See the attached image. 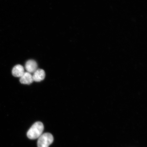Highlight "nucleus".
<instances>
[{"label": "nucleus", "mask_w": 147, "mask_h": 147, "mask_svg": "<svg viewBox=\"0 0 147 147\" xmlns=\"http://www.w3.org/2000/svg\"><path fill=\"white\" fill-rule=\"evenodd\" d=\"M44 129V125L42 122H36L29 129L27 133V137L32 140L38 138L42 135Z\"/></svg>", "instance_id": "f257e3e1"}, {"label": "nucleus", "mask_w": 147, "mask_h": 147, "mask_svg": "<svg viewBox=\"0 0 147 147\" xmlns=\"http://www.w3.org/2000/svg\"><path fill=\"white\" fill-rule=\"evenodd\" d=\"M54 141V137L49 133H45L38 138L37 142L38 147H49Z\"/></svg>", "instance_id": "f03ea898"}, {"label": "nucleus", "mask_w": 147, "mask_h": 147, "mask_svg": "<svg viewBox=\"0 0 147 147\" xmlns=\"http://www.w3.org/2000/svg\"><path fill=\"white\" fill-rule=\"evenodd\" d=\"M25 68L27 72L34 73L38 69V64L34 60H29L26 63Z\"/></svg>", "instance_id": "7ed1b4c3"}, {"label": "nucleus", "mask_w": 147, "mask_h": 147, "mask_svg": "<svg viewBox=\"0 0 147 147\" xmlns=\"http://www.w3.org/2000/svg\"><path fill=\"white\" fill-rule=\"evenodd\" d=\"M32 76L34 82H40L45 79V73L43 69H38L34 73V74Z\"/></svg>", "instance_id": "20e7f679"}, {"label": "nucleus", "mask_w": 147, "mask_h": 147, "mask_svg": "<svg viewBox=\"0 0 147 147\" xmlns=\"http://www.w3.org/2000/svg\"><path fill=\"white\" fill-rule=\"evenodd\" d=\"M20 78V82L22 84H30L34 82L32 75L29 72H25Z\"/></svg>", "instance_id": "39448f33"}, {"label": "nucleus", "mask_w": 147, "mask_h": 147, "mask_svg": "<svg viewBox=\"0 0 147 147\" xmlns=\"http://www.w3.org/2000/svg\"><path fill=\"white\" fill-rule=\"evenodd\" d=\"M24 73V69L22 66L20 64L14 66L12 70L13 75L17 78H21Z\"/></svg>", "instance_id": "423d86ee"}]
</instances>
